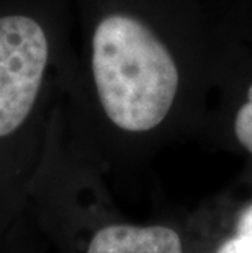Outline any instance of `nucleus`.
I'll use <instances>...</instances> for the list:
<instances>
[{
	"label": "nucleus",
	"mask_w": 252,
	"mask_h": 253,
	"mask_svg": "<svg viewBox=\"0 0 252 253\" xmlns=\"http://www.w3.org/2000/svg\"><path fill=\"white\" fill-rule=\"evenodd\" d=\"M92 69L105 115L126 132H149L169 115L179 71L162 41L141 21L110 15L92 40Z\"/></svg>",
	"instance_id": "obj_1"
},
{
	"label": "nucleus",
	"mask_w": 252,
	"mask_h": 253,
	"mask_svg": "<svg viewBox=\"0 0 252 253\" xmlns=\"http://www.w3.org/2000/svg\"><path fill=\"white\" fill-rule=\"evenodd\" d=\"M48 62V40L35 20L0 18V137L23 125L38 95Z\"/></svg>",
	"instance_id": "obj_2"
},
{
	"label": "nucleus",
	"mask_w": 252,
	"mask_h": 253,
	"mask_svg": "<svg viewBox=\"0 0 252 253\" xmlns=\"http://www.w3.org/2000/svg\"><path fill=\"white\" fill-rule=\"evenodd\" d=\"M67 253H189L187 224L101 219L74 232Z\"/></svg>",
	"instance_id": "obj_3"
},
{
	"label": "nucleus",
	"mask_w": 252,
	"mask_h": 253,
	"mask_svg": "<svg viewBox=\"0 0 252 253\" xmlns=\"http://www.w3.org/2000/svg\"><path fill=\"white\" fill-rule=\"evenodd\" d=\"M189 253H252V196L187 224Z\"/></svg>",
	"instance_id": "obj_4"
},
{
	"label": "nucleus",
	"mask_w": 252,
	"mask_h": 253,
	"mask_svg": "<svg viewBox=\"0 0 252 253\" xmlns=\"http://www.w3.org/2000/svg\"><path fill=\"white\" fill-rule=\"evenodd\" d=\"M233 134L239 147L252 155V85L248 91V100L234 116Z\"/></svg>",
	"instance_id": "obj_5"
}]
</instances>
